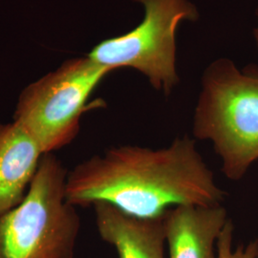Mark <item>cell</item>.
I'll return each mask as SVG.
<instances>
[{"mask_svg": "<svg viewBox=\"0 0 258 258\" xmlns=\"http://www.w3.org/2000/svg\"><path fill=\"white\" fill-rule=\"evenodd\" d=\"M65 194L76 208L104 202L141 219L179 206L221 205L227 197L188 135L163 148L122 145L92 155L68 171Z\"/></svg>", "mask_w": 258, "mask_h": 258, "instance_id": "obj_1", "label": "cell"}, {"mask_svg": "<svg viewBox=\"0 0 258 258\" xmlns=\"http://www.w3.org/2000/svg\"><path fill=\"white\" fill-rule=\"evenodd\" d=\"M192 137L211 143L227 179L240 181L258 161V69L238 70L229 60L204 75Z\"/></svg>", "mask_w": 258, "mask_h": 258, "instance_id": "obj_2", "label": "cell"}, {"mask_svg": "<svg viewBox=\"0 0 258 258\" xmlns=\"http://www.w3.org/2000/svg\"><path fill=\"white\" fill-rule=\"evenodd\" d=\"M68 171L42 156L23 201L0 217V258H74L81 218L66 199Z\"/></svg>", "mask_w": 258, "mask_h": 258, "instance_id": "obj_3", "label": "cell"}, {"mask_svg": "<svg viewBox=\"0 0 258 258\" xmlns=\"http://www.w3.org/2000/svg\"><path fill=\"white\" fill-rule=\"evenodd\" d=\"M109 72L89 57L66 61L22 91L14 121L34 138L43 154L64 148L78 136L88 99Z\"/></svg>", "mask_w": 258, "mask_h": 258, "instance_id": "obj_4", "label": "cell"}, {"mask_svg": "<svg viewBox=\"0 0 258 258\" xmlns=\"http://www.w3.org/2000/svg\"><path fill=\"white\" fill-rule=\"evenodd\" d=\"M143 22L127 34L106 39L88 55L94 62L114 70L131 67L145 75L159 91L169 94L179 82L175 68V33L180 21L197 18L187 0H137Z\"/></svg>", "mask_w": 258, "mask_h": 258, "instance_id": "obj_5", "label": "cell"}, {"mask_svg": "<svg viewBox=\"0 0 258 258\" xmlns=\"http://www.w3.org/2000/svg\"><path fill=\"white\" fill-rule=\"evenodd\" d=\"M229 219L223 204L168 210L164 215L168 258H216L217 240Z\"/></svg>", "mask_w": 258, "mask_h": 258, "instance_id": "obj_6", "label": "cell"}, {"mask_svg": "<svg viewBox=\"0 0 258 258\" xmlns=\"http://www.w3.org/2000/svg\"><path fill=\"white\" fill-rule=\"evenodd\" d=\"M98 232L116 249L119 258H166L164 215L141 219L120 212L110 204L92 206Z\"/></svg>", "mask_w": 258, "mask_h": 258, "instance_id": "obj_7", "label": "cell"}, {"mask_svg": "<svg viewBox=\"0 0 258 258\" xmlns=\"http://www.w3.org/2000/svg\"><path fill=\"white\" fill-rule=\"evenodd\" d=\"M43 155L17 122H0V217L23 201Z\"/></svg>", "mask_w": 258, "mask_h": 258, "instance_id": "obj_8", "label": "cell"}, {"mask_svg": "<svg viewBox=\"0 0 258 258\" xmlns=\"http://www.w3.org/2000/svg\"><path fill=\"white\" fill-rule=\"evenodd\" d=\"M234 225L231 218L217 240L216 258H258V240L234 246Z\"/></svg>", "mask_w": 258, "mask_h": 258, "instance_id": "obj_9", "label": "cell"}, {"mask_svg": "<svg viewBox=\"0 0 258 258\" xmlns=\"http://www.w3.org/2000/svg\"><path fill=\"white\" fill-rule=\"evenodd\" d=\"M255 34H256V37H257V40H258V28H257V29H256V33H255Z\"/></svg>", "mask_w": 258, "mask_h": 258, "instance_id": "obj_10", "label": "cell"}]
</instances>
